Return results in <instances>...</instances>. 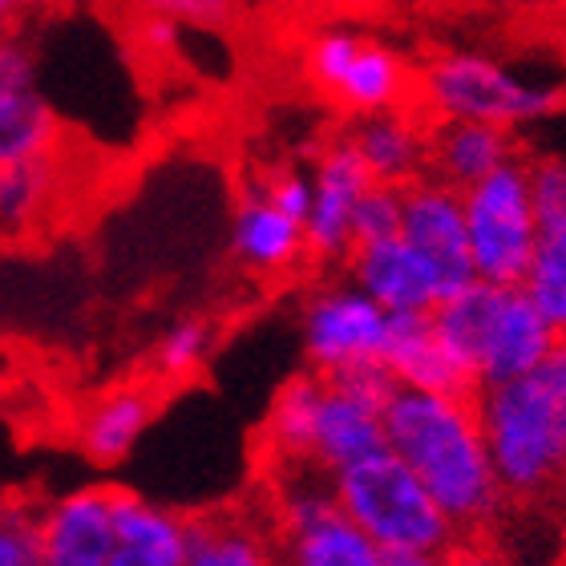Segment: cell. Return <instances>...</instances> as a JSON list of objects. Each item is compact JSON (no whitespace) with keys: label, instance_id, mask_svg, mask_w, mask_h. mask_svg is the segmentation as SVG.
<instances>
[{"label":"cell","instance_id":"1","mask_svg":"<svg viewBox=\"0 0 566 566\" xmlns=\"http://www.w3.org/2000/svg\"><path fill=\"white\" fill-rule=\"evenodd\" d=\"M380 424L385 446L421 478L461 543L494 526L510 497L485 449L473 397L397 389L380 413Z\"/></svg>","mask_w":566,"mask_h":566},{"label":"cell","instance_id":"2","mask_svg":"<svg viewBox=\"0 0 566 566\" xmlns=\"http://www.w3.org/2000/svg\"><path fill=\"white\" fill-rule=\"evenodd\" d=\"M485 449L506 497L543 502L566 482V380L558 356L526 377L473 392Z\"/></svg>","mask_w":566,"mask_h":566},{"label":"cell","instance_id":"3","mask_svg":"<svg viewBox=\"0 0 566 566\" xmlns=\"http://www.w3.org/2000/svg\"><path fill=\"white\" fill-rule=\"evenodd\" d=\"M336 502L380 551H413L441 563L461 546L453 522L389 446L332 470Z\"/></svg>","mask_w":566,"mask_h":566},{"label":"cell","instance_id":"4","mask_svg":"<svg viewBox=\"0 0 566 566\" xmlns=\"http://www.w3.org/2000/svg\"><path fill=\"white\" fill-rule=\"evenodd\" d=\"M461 211H465L473 275L502 287H522L538 235L526 163L506 158L497 170L470 182L461 190Z\"/></svg>","mask_w":566,"mask_h":566},{"label":"cell","instance_id":"5","mask_svg":"<svg viewBox=\"0 0 566 566\" xmlns=\"http://www.w3.org/2000/svg\"><path fill=\"white\" fill-rule=\"evenodd\" d=\"M424 102L437 118H470L490 126H518L551 114L558 94L551 85L522 82L506 65L482 53H449L424 73Z\"/></svg>","mask_w":566,"mask_h":566},{"label":"cell","instance_id":"6","mask_svg":"<svg viewBox=\"0 0 566 566\" xmlns=\"http://www.w3.org/2000/svg\"><path fill=\"white\" fill-rule=\"evenodd\" d=\"M385 324H389V312L368 292H360L353 280L319 287L300 316L307 365L332 377L348 365L373 360V356H380Z\"/></svg>","mask_w":566,"mask_h":566},{"label":"cell","instance_id":"7","mask_svg":"<svg viewBox=\"0 0 566 566\" xmlns=\"http://www.w3.org/2000/svg\"><path fill=\"white\" fill-rule=\"evenodd\" d=\"M401 235L433 263L441 295L465 287L473 275L470 235H465V211L461 190L429 178V182H405L401 187Z\"/></svg>","mask_w":566,"mask_h":566},{"label":"cell","instance_id":"8","mask_svg":"<svg viewBox=\"0 0 566 566\" xmlns=\"http://www.w3.org/2000/svg\"><path fill=\"white\" fill-rule=\"evenodd\" d=\"M373 175L365 170L353 142L340 138L316 158L312 170V207L304 214L307 255L324 263H340L353 251V207L365 195Z\"/></svg>","mask_w":566,"mask_h":566},{"label":"cell","instance_id":"9","mask_svg":"<svg viewBox=\"0 0 566 566\" xmlns=\"http://www.w3.org/2000/svg\"><path fill=\"white\" fill-rule=\"evenodd\" d=\"M41 566H109L114 555V490L85 485L36 510Z\"/></svg>","mask_w":566,"mask_h":566},{"label":"cell","instance_id":"10","mask_svg":"<svg viewBox=\"0 0 566 566\" xmlns=\"http://www.w3.org/2000/svg\"><path fill=\"white\" fill-rule=\"evenodd\" d=\"M348 275L385 312H429L441 300V280L433 263L397 231V235L356 243L348 251Z\"/></svg>","mask_w":566,"mask_h":566},{"label":"cell","instance_id":"11","mask_svg":"<svg viewBox=\"0 0 566 566\" xmlns=\"http://www.w3.org/2000/svg\"><path fill=\"white\" fill-rule=\"evenodd\" d=\"M377 360L389 368L401 389L453 392V397L478 392L470 373L446 353V344L437 340L429 312H389Z\"/></svg>","mask_w":566,"mask_h":566},{"label":"cell","instance_id":"12","mask_svg":"<svg viewBox=\"0 0 566 566\" xmlns=\"http://www.w3.org/2000/svg\"><path fill=\"white\" fill-rule=\"evenodd\" d=\"M555 353H558V324H551L522 287H510L502 307H497L490 344H485L478 389L482 385H497V380L526 377L538 365H546Z\"/></svg>","mask_w":566,"mask_h":566},{"label":"cell","instance_id":"13","mask_svg":"<svg viewBox=\"0 0 566 566\" xmlns=\"http://www.w3.org/2000/svg\"><path fill=\"white\" fill-rule=\"evenodd\" d=\"M109 566H187V518L138 490H114Z\"/></svg>","mask_w":566,"mask_h":566},{"label":"cell","instance_id":"14","mask_svg":"<svg viewBox=\"0 0 566 566\" xmlns=\"http://www.w3.org/2000/svg\"><path fill=\"white\" fill-rule=\"evenodd\" d=\"M231 251L235 260L255 275H283L307 255L304 223L280 211L268 195L251 190L248 199L235 207L231 219Z\"/></svg>","mask_w":566,"mask_h":566},{"label":"cell","instance_id":"15","mask_svg":"<svg viewBox=\"0 0 566 566\" xmlns=\"http://www.w3.org/2000/svg\"><path fill=\"white\" fill-rule=\"evenodd\" d=\"M158 417V397L138 385H122V389L106 392L102 401L90 405V413L77 424V446L94 465L114 470L126 465L146 429Z\"/></svg>","mask_w":566,"mask_h":566},{"label":"cell","instance_id":"16","mask_svg":"<svg viewBox=\"0 0 566 566\" xmlns=\"http://www.w3.org/2000/svg\"><path fill=\"white\" fill-rule=\"evenodd\" d=\"M506 292H510V287H502V283L470 280L465 287L441 295V300L429 307V319H433L437 340L446 344V353L453 356L465 373H470L473 385H478V373H482L485 344H490L497 307H502Z\"/></svg>","mask_w":566,"mask_h":566},{"label":"cell","instance_id":"17","mask_svg":"<svg viewBox=\"0 0 566 566\" xmlns=\"http://www.w3.org/2000/svg\"><path fill=\"white\" fill-rule=\"evenodd\" d=\"M348 142L360 154V163L373 175V182H392V187L413 182L421 175L424 154H429V142L417 130V122L397 114V106L377 109V114H360Z\"/></svg>","mask_w":566,"mask_h":566},{"label":"cell","instance_id":"18","mask_svg":"<svg viewBox=\"0 0 566 566\" xmlns=\"http://www.w3.org/2000/svg\"><path fill=\"white\" fill-rule=\"evenodd\" d=\"M424 158L433 163L441 182L465 190L470 182L497 170L506 158H514V146H510L506 126H490V122L470 118H441Z\"/></svg>","mask_w":566,"mask_h":566},{"label":"cell","instance_id":"19","mask_svg":"<svg viewBox=\"0 0 566 566\" xmlns=\"http://www.w3.org/2000/svg\"><path fill=\"white\" fill-rule=\"evenodd\" d=\"M377 446H385V424H380V409H373L368 401L344 392L340 385L324 389L316 417V437H312V461L324 470H340L348 461L365 458Z\"/></svg>","mask_w":566,"mask_h":566},{"label":"cell","instance_id":"20","mask_svg":"<svg viewBox=\"0 0 566 566\" xmlns=\"http://www.w3.org/2000/svg\"><path fill=\"white\" fill-rule=\"evenodd\" d=\"M324 389H328V377L312 368V373H300L275 392L268 429H263L275 461H312V437H316Z\"/></svg>","mask_w":566,"mask_h":566},{"label":"cell","instance_id":"21","mask_svg":"<svg viewBox=\"0 0 566 566\" xmlns=\"http://www.w3.org/2000/svg\"><path fill=\"white\" fill-rule=\"evenodd\" d=\"M61 146V118L45 97L33 90L0 94V166L49 158Z\"/></svg>","mask_w":566,"mask_h":566},{"label":"cell","instance_id":"22","mask_svg":"<svg viewBox=\"0 0 566 566\" xmlns=\"http://www.w3.org/2000/svg\"><path fill=\"white\" fill-rule=\"evenodd\" d=\"M283 551L300 566H380L377 543L344 510L312 522L304 531L283 534Z\"/></svg>","mask_w":566,"mask_h":566},{"label":"cell","instance_id":"23","mask_svg":"<svg viewBox=\"0 0 566 566\" xmlns=\"http://www.w3.org/2000/svg\"><path fill=\"white\" fill-rule=\"evenodd\" d=\"M405 82H409V73H405L401 57L392 49L360 41L356 57L348 61V70L336 82L332 97L344 109H353V114H377V109H392L401 102Z\"/></svg>","mask_w":566,"mask_h":566},{"label":"cell","instance_id":"24","mask_svg":"<svg viewBox=\"0 0 566 566\" xmlns=\"http://www.w3.org/2000/svg\"><path fill=\"white\" fill-rule=\"evenodd\" d=\"M57 195V154L0 166V235H24Z\"/></svg>","mask_w":566,"mask_h":566},{"label":"cell","instance_id":"25","mask_svg":"<svg viewBox=\"0 0 566 566\" xmlns=\"http://www.w3.org/2000/svg\"><path fill=\"white\" fill-rule=\"evenodd\" d=\"M522 292L551 324L566 328V214L543 219L534 235L531 268L522 275Z\"/></svg>","mask_w":566,"mask_h":566},{"label":"cell","instance_id":"26","mask_svg":"<svg viewBox=\"0 0 566 566\" xmlns=\"http://www.w3.org/2000/svg\"><path fill=\"white\" fill-rule=\"evenodd\" d=\"M268 543L260 531L235 518L187 522V566H263Z\"/></svg>","mask_w":566,"mask_h":566},{"label":"cell","instance_id":"27","mask_svg":"<svg viewBox=\"0 0 566 566\" xmlns=\"http://www.w3.org/2000/svg\"><path fill=\"white\" fill-rule=\"evenodd\" d=\"M211 348H214V328L207 319L202 316L175 319L163 332L158 348H154V368L166 380H187L195 373H202V365L211 360Z\"/></svg>","mask_w":566,"mask_h":566},{"label":"cell","instance_id":"28","mask_svg":"<svg viewBox=\"0 0 566 566\" xmlns=\"http://www.w3.org/2000/svg\"><path fill=\"white\" fill-rule=\"evenodd\" d=\"M401 231V187L392 182H368L365 195L353 207V248Z\"/></svg>","mask_w":566,"mask_h":566},{"label":"cell","instance_id":"29","mask_svg":"<svg viewBox=\"0 0 566 566\" xmlns=\"http://www.w3.org/2000/svg\"><path fill=\"white\" fill-rule=\"evenodd\" d=\"M356 49H360V36L348 33V29H324V33H316L304 57L307 77L332 94L336 82L344 77V70H348V61L356 57Z\"/></svg>","mask_w":566,"mask_h":566},{"label":"cell","instance_id":"30","mask_svg":"<svg viewBox=\"0 0 566 566\" xmlns=\"http://www.w3.org/2000/svg\"><path fill=\"white\" fill-rule=\"evenodd\" d=\"M0 566H41L36 510L24 502L0 506Z\"/></svg>","mask_w":566,"mask_h":566},{"label":"cell","instance_id":"31","mask_svg":"<svg viewBox=\"0 0 566 566\" xmlns=\"http://www.w3.org/2000/svg\"><path fill=\"white\" fill-rule=\"evenodd\" d=\"M328 380H332V385H340L344 392L360 397V401H368L373 409H380V413H385V405L392 401V392L401 389V385L392 380V373L380 365L377 356H373V360H360V365L340 368V373H332Z\"/></svg>","mask_w":566,"mask_h":566},{"label":"cell","instance_id":"32","mask_svg":"<svg viewBox=\"0 0 566 566\" xmlns=\"http://www.w3.org/2000/svg\"><path fill=\"white\" fill-rule=\"evenodd\" d=\"M526 182H531L534 219H558L566 214V163L563 158H543V163L526 166Z\"/></svg>","mask_w":566,"mask_h":566},{"label":"cell","instance_id":"33","mask_svg":"<svg viewBox=\"0 0 566 566\" xmlns=\"http://www.w3.org/2000/svg\"><path fill=\"white\" fill-rule=\"evenodd\" d=\"M146 9L158 12V17H170L175 24L223 29L235 17V0H146Z\"/></svg>","mask_w":566,"mask_h":566},{"label":"cell","instance_id":"34","mask_svg":"<svg viewBox=\"0 0 566 566\" xmlns=\"http://www.w3.org/2000/svg\"><path fill=\"white\" fill-rule=\"evenodd\" d=\"M33 85H36L33 49L0 29V94H9V90H33Z\"/></svg>","mask_w":566,"mask_h":566},{"label":"cell","instance_id":"35","mask_svg":"<svg viewBox=\"0 0 566 566\" xmlns=\"http://www.w3.org/2000/svg\"><path fill=\"white\" fill-rule=\"evenodd\" d=\"M263 195H268L280 211H287L292 219L304 223L307 207H312V175H304V170H280V175H272L263 182Z\"/></svg>","mask_w":566,"mask_h":566},{"label":"cell","instance_id":"36","mask_svg":"<svg viewBox=\"0 0 566 566\" xmlns=\"http://www.w3.org/2000/svg\"><path fill=\"white\" fill-rule=\"evenodd\" d=\"M142 45L150 49V53H170V49L178 45V24L170 21V17L150 12L146 24H142Z\"/></svg>","mask_w":566,"mask_h":566},{"label":"cell","instance_id":"37","mask_svg":"<svg viewBox=\"0 0 566 566\" xmlns=\"http://www.w3.org/2000/svg\"><path fill=\"white\" fill-rule=\"evenodd\" d=\"M24 4H29V0H0V29H4V24H9Z\"/></svg>","mask_w":566,"mask_h":566},{"label":"cell","instance_id":"38","mask_svg":"<svg viewBox=\"0 0 566 566\" xmlns=\"http://www.w3.org/2000/svg\"><path fill=\"white\" fill-rule=\"evenodd\" d=\"M558 368H563V380H566V328H558Z\"/></svg>","mask_w":566,"mask_h":566},{"label":"cell","instance_id":"39","mask_svg":"<svg viewBox=\"0 0 566 566\" xmlns=\"http://www.w3.org/2000/svg\"><path fill=\"white\" fill-rule=\"evenodd\" d=\"M563 490H566V482H563Z\"/></svg>","mask_w":566,"mask_h":566}]
</instances>
